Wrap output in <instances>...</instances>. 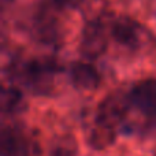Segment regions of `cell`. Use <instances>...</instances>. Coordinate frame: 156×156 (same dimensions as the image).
Returning a JSON list of instances; mask_svg holds the SVG:
<instances>
[{
    "instance_id": "6da1fadb",
    "label": "cell",
    "mask_w": 156,
    "mask_h": 156,
    "mask_svg": "<svg viewBox=\"0 0 156 156\" xmlns=\"http://www.w3.org/2000/svg\"><path fill=\"white\" fill-rule=\"evenodd\" d=\"M133 107L151 119H156V80L138 82L130 92L129 97Z\"/></svg>"
},
{
    "instance_id": "277c9868",
    "label": "cell",
    "mask_w": 156,
    "mask_h": 156,
    "mask_svg": "<svg viewBox=\"0 0 156 156\" xmlns=\"http://www.w3.org/2000/svg\"><path fill=\"white\" fill-rule=\"evenodd\" d=\"M105 47V40L103 38L101 30L97 26L89 27V30L85 33L83 37V51L86 52L85 55L94 58L97 55H100V52L104 49Z\"/></svg>"
},
{
    "instance_id": "3957f363",
    "label": "cell",
    "mask_w": 156,
    "mask_h": 156,
    "mask_svg": "<svg viewBox=\"0 0 156 156\" xmlns=\"http://www.w3.org/2000/svg\"><path fill=\"white\" fill-rule=\"evenodd\" d=\"M2 156H25L26 155V141L14 129H4L0 138Z\"/></svg>"
},
{
    "instance_id": "5b68a950",
    "label": "cell",
    "mask_w": 156,
    "mask_h": 156,
    "mask_svg": "<svg viewBox=\"0 0 156 156\" xmlns=\"http://www.w3.org/2000/svg\"><path fill=\"white\" fill-rule=\"evenodd\" d=\"M112 34L119 43L122 44H134L137 41V32H136L134 23L132 21H119L115 23Z\"/></svg>"
},
{
    "instance_id": "7a4b0ae2",
    "label": "cell",
    "mask_w": 156,
    "mask_h": 156,
    "mask_svg": "<svg viewBox=\"0 0 156 156\" xmlns=\"http://www.w3.org/2000/svg\"><path fill=\"white\" fill-rule=\"evenodd\" d=\"M70 77L77 88L85 89V90L96 89L100 82L97 71L90 65H85V63H76L71 67Z\"/></svg>"
},
{
    "instance_id": "8992f818",
    "label": "cell",
    "mask_w": 156,
    "mask_h": 156,
    "mask_svg": "<svg viewBox=\"0 0 156 156\" xmlns=\"http://www.w3.org/2000/svg\"><path fill=\"white\" fill-rule=\"evenodd\" d=\"M22 107V94L16 89L8 88L3 90L2 108L4 112H15Z\"/></svg>"
}]
</instances>
